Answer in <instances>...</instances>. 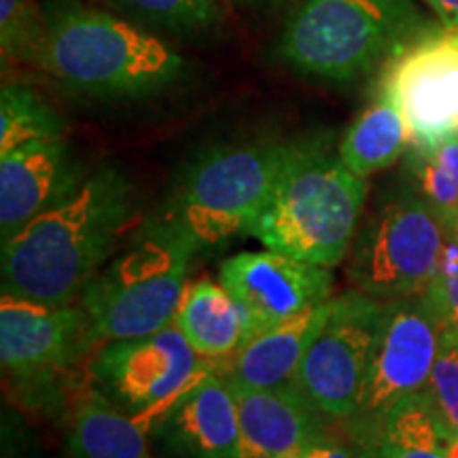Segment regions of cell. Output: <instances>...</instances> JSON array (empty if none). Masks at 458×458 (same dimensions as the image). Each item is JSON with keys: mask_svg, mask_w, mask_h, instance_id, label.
Wrapping results in <instances>:
<instances>
[{"mask_svg": "<svg viewBox=\"0 0 458 458\" xmlns=\"http://www.w3.org/2000/svg\"><path fill=\"white\" fill-rule=\"evenodd\" d=\"M148 431L100 388L79 401L66 431L74 458H153Z\"/></svg>", "mask_w": 458, "mask_h": 458, "instance_id": "d6986e66", "label": "cell"}, {"mask_svg": "<svg viewBox=\"0 0 458 458\" xmlns=\"http://www.w3.org/2000/svg\"><path fill=\"white\" fill-rule=\"evenodd\" d=\"M172 458H240L238 408L232 386L213 369L156 427Z\"/></svg>", "mask_w": 458, "mask_h": 458, "instance_id": "9a60e30c", "label": "cell"}, {"mask_svg": "<svg viewBox=\"0 0 458 458\" xmlns=\"http://www.w3.org/2000/svg\"><path fill=\"white\" fill-rule=\"evenodd\" d=\"M448 227L410 185L386 193L359 227L348 257L354 289L386 303L431 284Z\"/></svg>", "mask_w": 458, "mask_h": 458, "instance_id": "52a82bcc", "label": "cell"}, {"mask_svg": "<svg viewBox=\"0 0 458 458\" xmlns=\"http://www.w3.org/2000/svg\"><path fill=\"white\" fill-rule=\"evenodd\" d=\"M329 310L331 297L255 335L236 354H232L223 377L233 385L250 388H272L295 382L301 360L327 320Z\"/></svg>", "mask_w": 458, "mask_h": 458, "instance_id": "e0dca14e", "label": "cell"}, {"mask_svg": "<svg viewBox=\"0 0 458 458\" xmlns=\"http://www.w3.org/2000/svg\"><path fill=\"white\" fill-rule=\"evenodd\" d=\"M405 176L450 229L458 215V136L431 147H410Z\"/></svg>", "mask_w": 458, "mask_h": 458, "instance_id": "7402d4cb", "label": "cell"}, {"mask_svg": "<svg viewBox=\"0 0 458 458\" xmlns=\"http://www.w3.org/2000/svg\"><path fill=\"white\" fill-rule=\"evenodd\" d=\"M64 130V119L34 89L7 83L0 91V156L28 142L62 139Z\"/></svg>", "mask_w": 458, "mask_h": 458, "instance_id": "603a6c76", "label": "cell"}, {"mask_svg": "<svg viewBox=\"0 0 458 458\" xmlns=\"http://www.w3.org/2000/svg\"><path fill=\"white\" fill-rule=\"evenodd\" d=\"M425 394L437 416L444 437H458V335L450 331L439 334V352L428 376Z\"/></svg>", "mask_w": 458, "mask_h": 458, "instance_id": "484cf974", "label": "cell"}, {"mask_svg": "<svg viewBox=\"0 0 458 458\" xmlns=\"http://www.w3.org/2000/svg\"><path fill=\"white\" fill-rule=\"evenodd\" d=\"M445 30L458 28V0H425Z\"/></svg>", "mask_w": 458, "mask_h": 458, "instance_id": "f1b7e54d", "label": "cell"}, {"mask_svg": "<svg viewBox=\"0 0 458 458\" xmlns=\"http://www.w3.org/2000/svg\"><path fill=\"white\" fill-rule=\"evenodd\" d=\"M174 325L202 359H225L250 340L249 320L221 283L199 280L182 295Z\"/></svg>", "mask_w": 458, "mask_h": 458, "instance_id": "ac0fdd59", "label": "cell"}, {"mask_svg": "<svg viewBox=\"0 0 458 458\" xmlns=\"http://www.w3.org/2000/svg\"><path fill=\"white\" fill-rule=\"evenodd\" d=\"M365 185L327 139L295 140L250 236L266 249L334 267L346 257L363 215Z\"/></svg>", "mask_w": 458, "mask_h": 458, "instance_id": "3957f363", "label": "cell"}, {"mask_svg": "<svg viewBox=\"0 0 458 458\" xmlns=\"http://www.w3.org/2000/svg\"><path fill=\"white\" fill-rule=\"evenodd\" d=\"M385 303L351 291L331 297V310L314 337L295 385L320 414L351 420L357 411Z\"/></svg>", "mask_w": 458, "mask_h": 458, "instance_id": "30bf717a", "label": "cell"}, {"mask_svg": "<svg viewBox=\"0 0 458 458\" xmlns=\"http://www.w3.org/2000/svg\"><path fill=\"white\" fill-rule=\"evenodd\" d=\"M96 342L88 312L3 293L0 300V360L13 376L64 369Z\"/></svg>", "mask_w": 458, "mask_h": 458, "instance_id": "4fadbf2b", "label": "cell"}, {"mask_svg": "<svg viewBox=\"0 0 458 458\" xmlns=\"http://www.w3.org/2000/svg\"><path fill=\"white\" fill-rule=\"evenodd\" d=\"M47 20L38 0H0V49L4 60L34 66L41 51Z\"/></svg>", "mask_w": 458, "mask_h": 458, "instance_id": "d4e9b609", "label": "cell"}, {"mask_svg": "<svg viewBox=\"0 0 458 458\" xmlns=\"http://www.w3.org/2000/svg\"><path fill=\"white\" fill-rule=\"evenodd\" d=\"M134 210V185L122 170L89 172L66 198L4 240L3 293L71 303L102 270Z\"/></svg>", "mask_w": 458, "mask_h": 458, "instance_id": "6da1fadb", "label": "cell"}, {"mask_svg": "<svg viewBox=\"0 0 458 458\" xmlns=\"http://www.w3.org/2000/svg\"><path fill=\"white\" fill-rule=\"evenodd\" d=\"M196 253L165 215L145 223L81 293L96 342L148 335L174 323Z\"/></svg>", "mask_w": 458, "mask_h": 458, "instance_id": "5b68a950", "label": "cell"}, {"mask_svg": "<svg viewBox=\"0 0 458 458\" xmlns=\"http://www.w3.org/2000/svg\"><path fill=\"white\" fill-rule=\"evenodd\" d=\"M448 458H458V437L448 444Z\"/></svg>", "mask_w": 458, "mask_h": 458, "instance_id": "4dcf8cb0", "label": "cell"}, {"mask_svg": "<svg viewBox=\"0 0 458 458\" xmlns=\"http://www.w3.org/2000/svg\"><path fill=\"white\" fill-rule=\"evenodd\" d=\"M380 91L403 114L410 147L458 136V45L450 30L427 32L394 55Z\"/></svg>", "mask_w": 458, "mask_h": 458, "instance_id": "8fae6325", "label": "cell"}, {"mask_svg": "<svg viewBox=\"0 0 458 458\" xmlns=\"http://www.w3.org/2000/svg\"><path fill=\"white\" fill-rule=\"evenodd\" d=\"M219 283L242 308L253 340L266 329L327 301L334 276L329 267L266 249L229 257L219 270Z\"/></svg>", "mask_w": 458, "mask_h": 458, "instance_id": "7c38bea8", "label": "cell"}, {"mask_svg": "<svg viewBox=\"0 0 458 458\" xmlns=\"http://www.w3.org/2000/svg\"><path fill=\"white\" fill-rule=\"evenodd\" d=\"M301 458H359L357 448H348L327 433H317L301 448Z\"/></svg>", "mask_w": 458, "mask_h": 458, "instance_id": "83f0119b", "label": "cell"}, {"mask_svg": "<svg viewBox=\"0 0 458 458\" xmlns=\"http://www.w3.org/2000/svg\"><path fill=\"white\" fill-rule=\"evenodd\" d=\"M45 32L34 66L51 81L94 100L162 94L185 72V60L156 34L81 0H45Z\"/></svg>", "mask_w": 458, "mask_h": 458, "instance_id": "7a4b0ae2", "label": "cell"}, {"mask_svg": "<svg viewBox=\"0 0 458 458\" xmlns=\"http://www.w3.org/2000/svg\"><path fill=\"white\" fill-rule=\"evenodd\" d=\"M134 24L176 34L202 32L221 20V0H105ZM130 20V21H131Z\"/></svg>", "mask_w": 458, "mask_h": 458, "instance_id": "cb8c5ba5", "label": "cell"}, {"mask_svg": "<svg viewBox=\"0 0 458 458\" xmlns=\"http://www.w3.org/2000/svg\"><path fill=\"white\" fill-rule=\"evenodd\" d=\"M232 386L238 408L240 458H278L320 433L318 414L295 382L272 388Z\"/></svg>", "mask_w": 458, "mask_h": 458, "instance_id": "2e32d148", "label": "cell"}, {"mask_svg": "<svg viewBox=\"0 0 458 458\" xmlns=\"http://www.w3.org/2000/svg\"><path fill=\"white\" fill-rule=\"evenodd\" d=\"M208 371L174 323L156 334L108 342L91 365L100 391L147 431H156Z\"/></svg>", "mask_w": 458, "mask_h": 458, "instance_id": "ba28073f", "label": "cell"}, {"mask_svg": "<svg viewBox=\"0 0 458 458\" xmlns=\"http://www.w3.org/2000/svg\"><path fill=\"white\" fill-rule=\"evenodd\" d=\"M293 142L244 140L204 151L182 172L165 216L198 250L249 233L266 208Z\"/></svg>", "mask_w": 458, "mask_h": 458, "instance_id": "8992f818", "label": "cell"}, {"mask_svg": "<svg viewBox=\"0 0 458 458\" xmlns=\"http://www.w3.org/2000/svg\"><path fill=\"white\" fill-rule=\"evenodd\" d=\"M425 30L414 0H301L280 55L306 77L346 83L388 64Z\"/></svg>", "mask_w": 458, "mask_h": 458, "instance_id": "277c9868", "label": "cell"}, {"mask_svg": "<svg viewBox=\"0 0 458 458\" xmlns=\"http://www.w3.org/2000/svg\"><path fill=\"white\" fill-rule=\"evenodd\" d=\"M439 325L422 297L386 301L368 377L348 428L354 444L377 431L399 401L425 391L439 352Z\"/></svg>", "mask_w": 458, "mask_h": 458, "instance_id": "9c48e42d", "label": "cell"}, {"mask_svg": "<svg viewBox=\"0 0 458 458\" xmlns=\"http://www.w3.org/2000/svg\"><path fill=\"white\" fill-rule=\"evenodd\" d=\"M450 232H454V233H456V236H458V215H456V219H454V223H452Z\"/></svg>", "mask_w": 458, "mask_h": 458, "instance_id": "1f68e13d", "label": "cell"}, {"mask_svg": "<svg viewBox=\"0 0 458 458\" xmlns=\"http://www.w3.org/2000/svg\"><path fill=\"white\" fill-rule=\"evenodd\" d=\"M450 34H452V37H454V41L458 45V28H454V30H450Z\"/></svg>", "mask_w": 458, "mask_h": 458, "instance_id": "d6a6232c", "label": "cell"}, {"mask_svg": "<svg viewBox=\"0 0 458 458\" xmlns=\"http://www.w3.org/2000/svg\"><path fill=\"white\" fill-rule=\"evenodd\" d=\"M242 3L250 4V7H259V9H267V7H274V4H278L280 0H242Z\"/></svg>", "mask_w": 458, "mask_h": 458, "instance_id": "f546056e", "label": "cell"}, {"mask_svg": "<svg viewBox=\"0 0 458 458\" xmlns=\"http://www.w3.org/2000/svg\"><path fill=\"white\" fill-rule=\"evenodd\" d=\"M354 448L359 458H448V439L425 391L399 401L377 431Z\"/></svg>", "mask_w": 458, "mask_h": 458, "instance_id": "ffe728a7", "label": "cell"}, {"mask_svg": "<svg viewBox=\"0 0 458 458\" xmlns=\"http://www.w3.org/2000/svg\"><path fill=\"white\" fill-rule=\"evenodd\" d=\"M410 145L408 125L394 102L382 94L342 136L337 156L357 176H368L393 165Z\"/></svg>", "mask_w": 458, "mask_h": 458, "instance_id": "44dd1931", "label": "cell"}, {"mask_svg": "<svg viewBox=\"0 0 458 458\" xmlns=\"http://www.w3.org/2000/svg\"><path fill=\"white\" fill-rule=\"evenodd\" d=\"M64 139L37 140L0 156V238L9 240L85 179Z\"/></svg>", "mask_w": 458, "mask_h": 458, "instance_id": "5bb4252c", "label": "cell"}, {"mask_svg": "<svg viewBox=\"0 0 458 458\" xmlns=\"http://www.w3.org/2000/svg\"><path fill=\"white\" fill-rule=\"evenodd\" d=\"M420 297L435 323L439 325V331H450L458 335V274L450 278L431 280Z\"/></svg>", "mask_w": 458, "mask_h": 458, "instance_id": "4316f807", "label": "cell"}]
</instances>
